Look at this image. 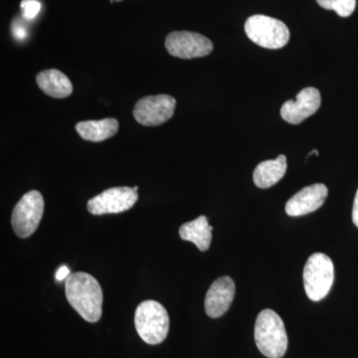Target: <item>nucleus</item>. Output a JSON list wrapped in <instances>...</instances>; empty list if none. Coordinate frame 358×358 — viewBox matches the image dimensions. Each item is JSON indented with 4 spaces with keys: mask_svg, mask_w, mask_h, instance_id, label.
Masks as SVG:
<instances>
[{
    "mask_svg": "<svg viewBox=\"0 0 358 358\" xmlns=\"http://www.w3.org/2000/svg\"><path fill=\"white\" fill-rule=\"evenodd\" d=\"M334 263L324 253L313 254L303 268V286L308 298L319 301L326 298L334 284Z\"/></svg>",
    "mask_w": 358,
    "mask_h": 358,
    "instance_id": "4",
    "label": "nucleus"
},
{
    "mask_svg": "<svg viewBox=\"0 0 358 358\" xmlns=\"http://www.w3.org/2000/svg\"><path fill=\"white\" fill-rule=\"evenodd\" d=\"M352 221L355 225L358 227V189L357 194H355V202H353Z\"/></svg>",
    "mask_w": 358,
    "mask_h": 358,
    "instance_id": "21",
    "label": "nucleus"
},
{
    "mask_svg": "<svg viewBox=\"0 0 358 358\" xmlns=\"http://www.w3.org/2000/svg\"><path fill=\"white\" fill-rule=\"evenodd\" d=\"M245 32L252 42L263 48L281 49L289 40L288 26L270 16H251L245 23Z\"/></svg>",
    "mask_w": 358,
    "mask_h": 358,
    "instance_id": "5",
    "label": "nucleus"
},
{
    "mask_svg": "<svg viewBox=\"0 0 358 358\" xmlns=\"http://www.w3.org/2000/svg\"><path fill=\"white\" fill-rule=\"evenodd\" d=\"M329 190L322 183L307 186L296 192L286 204V212L289 216H303L317 210L326 201Z\"/></svg>",
    "mask_w": 358,
    "mask_h": 358,
    "instance_id": "12",
    "label": "nucleus"
},
{
    "mask_svg": "<svg viewBox=\"0 0 358 358\" xmlns=\"http://www.w3.org/2000/svg\"><path fill=\"white\" fill-rule=\"evenodd\" d=\"M13 33L20 39H24L26 35H27L25 28L22 25L17 24V23L13 25Z\"/></svg>",
    "mask_w": 358,
    "mask_h": 358,
    "instance_id": "20",
    "label": "nucleus"
},
{
    "mask_svg": "<svg viewBox=\"0 0 358 358\" xmlns=\"http://www.w3.org/2000/svg\"><path fill=\"white\" fill-rule=\"evenodd\" d=\"M176 101L169 95L148 96L138 101L134 108L136 121L145 127H157L171 120Z\"/></svg>",
    "mask_w": 358,
    "mask_h": 358,
    "instance_id": "7",
    "label": "nucleus"
},
{
    "mask_svg": "<svg viewBox=\"0 0 358 358\" xmlns=\"http://www.w3.org/2000/svg\"><path fill=\"white\" fill-rule=\"evenodd\" d=\"M257 348L268 358H281L288 348V336L284 322L272 310H264L257 317L255 324Z\"/></svg>",
    "mask_w": 358,
    "mask_h": 358,
    "instance_id": "2",
    "label": "nucleus"
},
{
    "mask_svg": "<svg viewBox=\"0 0 358 358\" xmlns=\"http://www.w3.org/2000/svg\"><path fill=\"white\" fill-rule=\"evenodd\" d=\"M68 303L85 320L96 322L102 317L103 292L100 284L88 273H73L65 282Z\"/></svg>",
    "mask_w": 358,
    "mask_h": 358,
    "instance_id": "1",
    "label": "nucleus"
},
{
    "mask_svg": "<svg viewBox=\"0 0 358 358\" xmlns=\"http://www.w3.org/2000/svg\"><path fill=\"white\" fill-rule=\"evenodd\" d=\"M44 213V199L37 190L25 193L14 207L11 225L15 234L20 238H28L38 227Z\"/></svg>",
    "mask_w": 358,
    "mask_h": 358,
    "instance_id": "6",
    "label": "nucleus"
},
{
    "mask_svg": "<svg viewBox=\"0 0 358 358\" xmlns=\"http://www.w3.org/2000/svg\"><path fill=\"white\" fill-rule=\"evenodd\" d=\"M70 270L69 268L66 265L61 266L60 268H58L57 272L55 274V279L57 282H62L64 280H67V278L70 275Z\"/></svg>",
    "mask_w": 358,
    "mask_h": 358,
    "instance_id": "19",
    "label": "nucleus"
},
{
    "mask_svg": "<svg viewBox=\"0 0 358 358\" xmlns=\"http://www.w3.org/2000/svg\"><path fill=\"white\" fill-rule=\"evenodd\" d=\"M134 326L145 343L152 345H159L169 334V313L159 301H143L134 313Z\"/></svg>",
    "mask_w": 358,
    "mask_h": 358,
    "instance_id": "3",
    "label": "nucleus"
},
{
    "mask_svg": "<svg viewBox=\"0 0 358 358\" xmlns=\"http://www.w3.org/2000/svg\"><path fill=\"white\" fill-rule=\"evenodd\" d=\"M20 6L26 20H34L41 9V3L38 0H23Z\"/></svg>",
    "mask_w": 358,
    "mask_h": 358,
    "instance_id": "18",
    "label": "nucleus"
},
{
    "mask_svg": "<svg viewBox=\"0 0 358 358\" xmlns=\"http://www.w3.org/2000/svg\"><path fill=\"white\" fill-rule=\"evenodd\" d=\"M115 1H122V0H115Z\"/></svg>",
    "mask_w": 358,
    "mask_h": 358,
    "instance_id": "24",
    "label": "nucleus"
},
{
    "mask_svg": "<svg viewBox=\"0 0 358 358\" xmlns=\"http://www.w3.org/2000/svg\"><path fill=\"white\" fill-rule=\"evenodd\" d=\"M322 98L319 90L308 87L301 90L296 100L287 101L281 108L282 119L292 124H299L315 114L320 109Z\"/></svg>",
    "mask_w": 358,
    "mask_h": 358,
    "instance_id": "10",
    "label": "nucleus"
},
{
    "mask_svg": "<svg viewBox=\"0 0 358 358\" xmlns=\"http://www.w3.org/2000/svg\"><path fill=\"white\" fill-rule=\"evenodd\" d=\"M287 171L286 155H281L275 159L266 160L257 166L254 171V183L259 188L271 187L279 182Z\"/></svg>",
    "mask_w": 358,
    "mask_h": 358,
    "instance_id": "14",
    "label": "nucleus"
},
{
    "mask_svg": "<svg viewBox=\"0 0 358 358\" xmlns=\"http://www.w3.org/2000/svg\"><path fill=\"white\" fill-rule=\"evenodd\" d=\"M235 284L228 275L218 278L211 285L205 298V312L212 319L222 317L234 300Z\"/></svg>",
    "mask_w": 358,
    "mask_h": 358,
    "instance_id": "11",
    "label": "nucleus"
},
{
    "mask_svg": "<svg viewBox=\"0 0 358 358\" xmlns=\"http://www.w3.org/2000/svg\"><path fill=\"white\" fill-rule=\"evenodd\" d=\"M134 190H136V192H138V186H134Z\"/></svg>",
    "mask_w": 358,
    "mask_h": 358,
    "instance_id": "23",
    "label": "nucleus"
},
{
    "mask_svg": "<svg viewBox=\"0 0 358 358\" xmlns=\"http://www.w3.org/2000/svg\"><path fill=\"white\" fill-rule=\"evenodd\" d=\"M322 8L334 10L341 17L352 15L357 7V0H317Z\"/></svg>",
    "mask_w": 358,
    "mask_h": 358,
    "instance_id": "17",
    "label": "nucleus"
},
{
    "mask_svg": "<svg viewBox=\"0 0 358 358\" xmlns=\"http://www.w3.org/2000/svg\"><path fill=\"white\" fill-rule=\"evenodd\" d=\"M36 82L39 88L52 98H67L73 92L69 78L59 70L42 71L37 75Z\"/></svg>",
    "mask_w": 358,
    "mask_h": 358,
    "instance_id": "13",
    "label": "nucleus"
},
{
    "mask_svg": "<svg viewBox=\"0 0 358 358\" xmlns=\"http://www.w3.org/2000/svg\"><path fill=\"white\" fill-rule=\"evenodd\" d=\"M319 155V152H317V150H313L312 152H310V155Z\"/></svg>",
    "mask_w": 358,
    "mask_h": 358,
    "instance_id": "22",
    "label": "nucleus"
},
{
    "mask_svg": "<svg viewBox=\"0 0 358 358\" xmlns=\"http://www.w3.org/2000/svg\"><path fill=\"white\" fill-rule=\"evenodd\" d=\"M212 230L208 220L204 215L195 220L186 222L179 228V235L185 241L192 242L200 251H207L212 241Z\"/></svg>",
    "mask_w": 358,
    "mask_h": 358,
    "instance_id": "15",
    "label": "nucleus"
},
{
    "mask_svg": "<svg viewBox=\"0 0 358 358\" xmlns=\"http://www.w3.org/2000/svg\"><path fill=\"white\" fill-rule=\"evenodd\" d=\"M166 48L174 57L200 58L209 55L213 51V43L199 33L176 31L167 35Z\"/></svg>",
    "mask_w": 358,
    "mask_h": 358,
    "instance_id": "9",
    "label": "nucleus"
},
{
    "mask_svg": "<svg viewBox=\"0 0 358 358\" xmlns=\"http://www.w3.org/2000/svg\"><path fill=\"white\" fill-rule=\"evenodd\" d=\"M76 131L84 140L99 143L112 138L119 131V122L113 117L100 121L80 122L76 124Z\"/></svg>",
    "mask_w": 358,
    "mask_h": 358,
    "instance_id": "16",
    "label": "nucleus"
},
{
    "mask_svg": "<svg viewBox=\"0 0 358 358\" xmlns=\"http://www.w3.org/2000/svg\"><path fill=\"white\" fill-rule=\"evenodd\" d=\"M138 199V192L134 188L113 187L90 199L87 207L93 215L122 213L131 209Z\"/></svg>",
    "mask_w": 358,
    "mask_h": 358,
    "instance_id": "8",
    "label": "nucleus"
}]
</instances>
